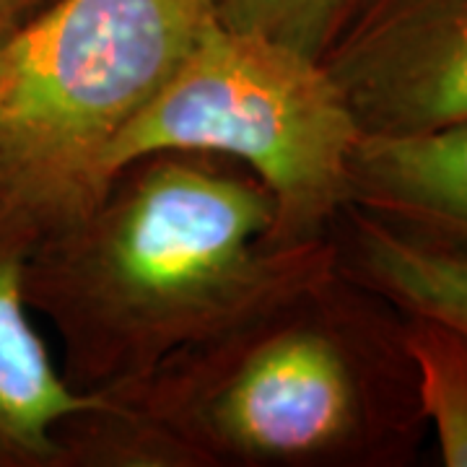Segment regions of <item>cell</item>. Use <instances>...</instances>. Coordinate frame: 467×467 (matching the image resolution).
Wrapping results in <instances>:
<instances>
[{
  "label": "cell",
  "instance_id": "1",
  "mask_svg": "<svg viewBox=\"0 0 467 467\" xmlns=\"http://www.w3.org/2000/svg\"><path fill=\"white\" fill-rule=\"evenodd\" d=\"M63 420V467H335L382 457L418 408L400 322L337 267ZM420 410V408H418Z\"/></svg>",
  "mask_w": 467,
  "mask_h": 467
},
{
  "label": "cell",
  "instance_id": "2",
  "mask_svg": "<svg viewBox=\"0 0 467 467\" xmlns=\"http://www.w3.org/2000/svg\"><path fill=\"white\" fill-rule=\"evenodd\" d=\"M257 177L205 150H156L36 236L24 296L50 322L78 392L146 379L270 299L335 265L330 239L281 247Z\"/></svg>",
  "mask_w": 467,
  "mask_h": 467
},
{
  "label": "cell",
  "instance_id": "3",
  "mask_svg": "<svg viewBox=\"0 0 467 467\" xmlns=\"http://www.w3.org/2000/svg\"><path fill=\"white\" fill-rule=\"evenodd\" d=\"M218 24L211 0H55L18 32L0 192L39 234L107 184V153Z\"/></svg>",
  "mask_w": 467,
  "mask_h": 467
},
{
  "label": "cell",
  "instance_id": "4",
  "mask_svg": "<svg viewBox=\"0 0 467 467\" xmlns=\"http://www.w3.org/2000/svg\"><path fill=\"white\" fill-rule=\"evenodd\" d=\"M361 128L322 60L218 21L107 153V180L156 150H205L257 177L281 247L330 239Z\"/></svg>",
  "mask_w": 467,
  "mask_h": 467
},
{
  "label": "cell",
  "instance_id": "5",
  "mask_svg": "<svg viewBox=\"0 0 467 467\" xmlns=\"http://www.w3.org/2000/svg\"><path fill=\"white\" fill-rule=\"evenodd\" d=\"M364 135L467 122V0H367L325 55Z\"/></svg>",
  "mask_w": 467,
  "mask_h": 467
},
{
  "label": "cell",
  "instance_id": "6",
  "mask_svg": "<svg viewBox=\"0 0 467 467\" xmlns=\"http://www.w3.org/2000/svg\"><path fill=\"white\" fill-rule=\"evenodd\" d=\"M39 226L0 192V467H63V420L97 400L73 389L36 330L24 265Z\"/></svg>",
  "mask_w": 467,
  "mask_h": 467
},
{
  "label": "cell",
  "instance_id": "7",
  "mask_svg": "<svg viewBox=\"0 0 467 467\" xmlns=\"http://www.w3.org/2000/svg\"><path fill=\"white\" fill-rule=\"evenodd\" d=\"M348 202L408 232L467 250V122L408 135H361Z\"/></svg>",
  "mask_w": 467,
  "mask_h": 467
},
{
  "label": "cell",
  "instance_id": "8",
  "mask_svg": "<svg viewBox=\"0 0 467 467\" xmlns=\"http://www.w3.org/2000/svg\"><path fill=\"white\" fill-rule=\"evenodd\" d=\"M335 263L400 315H420L467 335V250L408 232L346 205L333 223Z\"/></svg>",
  "mask_w": 467,
  "mask_h": 467
},
{
  "label": "cell",
  "instance_id": "9",
  "mask_svg": "<svg viewBox=\"0 0 467 467\" xmlns=\"http://www.w3.org/2000/svg\"><path fill=\"white\" fill-rule=\"evenodd\" d=\"M400 343L444 465L467 467V335L439 319L402 315Z\"/></svg>",
  "mask_w": 467,
  "mask_h": 467
},
{
  "label": "cell",
  "instance_id": "10",
  "mask_svg": "<svg viewBox=\"0 0 467 467\" xmlns=\"http://www.w3.org/2000/svg\"><path fill=\"white\" fill-rule=\"evenodd\" d=\"M218 21L325 60L367 0H211Z\"/></svg>",
  "mask_w": 467,
  "mask_h": 467
},
{
  "label": "cell",
  "instance_id": "11",
  "mask_svg": "<svg viewBox=\"0 0 467 467\" xmlns=\"http://www.w3.org/2000/svg\"><path fill=\"white\" fill-rule=\"evenodd\" d=\"M52 3L55 0H0V34L24 29Z\"/></svg>",
  "mask_w": 467,
  "mask_h": 467
},
{
  "label": "cell",
  "instance_id": "12",
  "mask_svg": "<svg viewBox=\"0 0 467 467\" xmlns=\"http://www.w3.org/2000/svg\"><path fill=\"white\" fill-rule=\"evenodd\" d=\"M21 32V29H18ZM18 32L0 34V112L8 99V91L14 84L18 66Z\"/></svg>",
  "mask_w": 467,
  "mask_h": 467
}]
</instances>
